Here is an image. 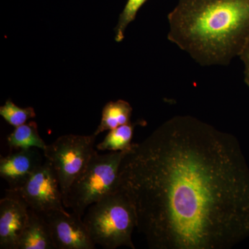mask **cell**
Masks as SVG:
<instances>
[{
  "label": "cell",
  "instance_id": "2e32d148",
  "mask_svg": "<svg viewBox=\"0 0 249 249\" xmlns=\"http://www.w3.org/2000/svg\"><path fill=\"white\" fill-rule=\"evenodd\" d=\"M240 57L245 66V82L249 87V38L241 52Z\"/></svg>",
  "mask_w": 249,
  "mask_h": 249
},
{
  "label": "cell",
  "instance_id": "7a4b0ae2",
  "mask_svg": "<svg viewBox=\"0 0 249 249\" xmlns=\"http://www.w3.org/2000/svg\"><path fill=\"white\" fill-rule=\"evenodd\" d=\"M168 38L202 66L227 65L249 38V0H179Z\"/></svg>",
  "mask_w": 249,
  "mask_h": 249
},
{
  "label": "cell",
  "instance_id": "52a82bcc",
  "mask_svg": "<svg viewBox=\"0 0 249 249\" xmlns=\"http://www.w3.org/2000/svg\"><path fill=\"white\" fill-rule=\"evenodd\" d=\"M41 214L48 224L55 249L96 248L81 216L60 211Z\"/></svg>",
  "mask_w": 249,
  "mask_h": 249
},
{
  "label": "cell",
  "instance_id": "30bf717a",
  "mask_svg": "<svg viewBox=\"0 0 249 249\" xmlns=\"http://www.w3.org/2000/svg\"><path fill=\"white\" fill-rule=\"evenodd\" d=\"M17 249H55L45 217L29 209L25 227L18 239Z\"/></svg>",
  "mask_w": 249,
  "mask_h": 249
},
{
  "label": "cell",
  "instance_id": "5bb4252c",
  "mask_svg": "<svg viewBox=\"0 0 249 249\" xmlns=\"http://www.w3.org/2000/svg\"><path fill=\"white\" fill-rule=\"evenodd\" d=\"M0 115L8 124L16 127L35 118L36 114L34 108L18 107L11 99H8L0 107Z\"/></svg>",
  "mask_w": 249,
  "mask_h": 249
},
{
  "label": "cell",
  "instance_id": "4fadbf2b",
  "mask_svg": "<svg viewBox=\"0 0 249 249\" xmlns=\"http://www.w3.org/2000/svg\"><path fill=\"white\" fill-rule=\"evenodd\" d=\"M7 143L11 151L31 147H37L43 151L47 146L41 138L37 124L34 121L15 127L14 132L8 136Z\"/></svg>",
  "mask_w": 249,
  "mask_h": 249
},
{
  "label": "cell",
  "instance_id": "9a60e30c",
  "mask_svg": "<svg viewBox=\"0 0 249 249\" xmlns=\"http://www.w3.org/2000/svg\"><path fill=\"white\" fill-rule=\"evenodd\" d=\"M147 1V0H127L124 11L119 16L117 25L114 29L116 42H121L124 40L126 28L135 19L139 9Z\"/></svg>",
  "mask_w": 249,
  "mask_h": 249
},
{
  "label": "cell",
  "instance_id": "5b68a950",
  "mask_svg": "<svg viewBox=\"0 0 249 249\" xmlns=\"http://www.w3.org/2000/svg\"><path fill=\"white\" fill-rule=\"evenodd\" d=\"M96 136L67 134L59 137L43 150L45 160L53 166L63 194L84 171L94 150Z\"/></svg>",
  "mask_w": 249,
  "mask_h": 249
},
{
  "label": "cell",
  "instance_id": "6da1fadb",
  "mask_svg": "<svg viewBox=\"0 0 249 249\" xmlns=\"http://www.w3.org/2000/svg\"><path fill=\"white\" fill-rule=\"evenodd\" d=\"M151 249H229L249 236V170L233 136L190 116L134 143L119 168Z\"/></svg>",
  "mask_w": 249,
  "mask_h": 249
},
{
  "label": "cell",
  "instance_id": "277c9868",
  "mask_svg": "<svg viewBox=\"0 0 249 249\" xmlns=\"http://www.w3.org/2000/svg\"><path fill=\"white\" fill-rule=\"evenodd\" d=\"M128 152L95 151L86 168L72 183L63 199L65 208L83 217L91 205L119 189V168Z\"/></svg>",
  "mask_w": 249,
  "mask_h": 249
},
{
  "label": "cell",
  "instance_id": "7c38bea8",
  "mask_svg": "<svg viewBox=\"0 0 249 249\" xmlns=\"http://www.w3.org/2000/svg\"><path fill=\"white\" fill-rule=\"evenodd\" d=\"M142 124H145V122L138 121L111 129L103 142L96 145V148L101 151L129 152L134 145L132 141L134 129Z\"/></svg>",
  "mask_w": 249,
  "mask_h": 249
},
{
  "label": "cell",
  "instance_id": "ba28073f",
  "mask_svg": "<svg viewBox=\"0 0 249 249\" xmlns=\"http://www.w3.org/2000/svg\"><path fill=\"white\" fill-rule=\"evenodd\" d=\"M29 207L21 196L6 191L0 200V249H17L18 239L27 224Z\"/></svg>",
  "mask_w": 249,
  "mask_h": 249
},
{
  "label": "cell",
  "instance_id": "9c48e42d",
  "mask_svg": "<svg viewBox=\"0 0 249 249\" xmlns=\"http://www.w3.org/2000/svg\"><path fill=\"white\" fill-rule=\"evenodd\" d=\"M42 151L37 147L15 150L0 159V176L9 185L6 191L15 192L24 185L45 162Z\"/></svg>",
  "mask_w": 249,
  "mask_h": 249
},
{
  "label": "cell",
  "instance_id": "8992f818",
  "mask_svg": "<svg viewBox=\"0 0 249 249\" xmlns=\"http://www.w3.org/2000/svg\"><path fill=\"white\" fill-rule=\"evenodd\" d=\"M13 193L21 196L29 209L40 213L51 211L67 212L58 177L47 160L20 188Z\"/></svg>",
  "mask_w": 249,
  "mask_h": 249
},
{
  "label": "cell",
  "instance_id": "3957f363",
  "mask_svg": "<svg viewBox=\"0 0 249 249\" xmlns=\"http://www.w3.org/2000/svg\"><path fill=\"white\" fill-rule=\"evenodd\" d=\"M83 221L95 245L106 249H136L132 235L137 228V213L132 201L121 190L91 205Z\"/></svg>",
  "mask_w": 249,
  "mask_h": 249
},
{
  "label": "cell",
  "instance_id": "8fae6325",
  "mask_svg": "<svg viewBox=\"0 0 249 249\" xmlns=\"http://www.w3.org/2000/svg\"><path fill=\"white\" fill-rule=\"evenodd\" d=\"M132 107L127 101L119 100L110 101L103 107L101 123L95 130V136L106 131H110L131 121Z\"/></svg>",
  "mask_w": 249,
  "mask_h": 249
}]
</instances>
